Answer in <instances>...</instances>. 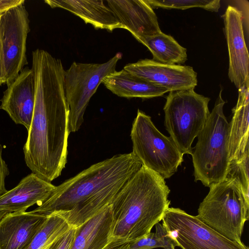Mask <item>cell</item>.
I'll list each match as a JSON object with an SVG mask.
<instances>
[{"mask_svg":"<svg viewBox=\"0 0 249 249\" xmlns=\"http://www.w3.org/2000/svg\"><path fill=\"white\" fill-rule=\"evenodd\" d=\"M35 100L23 147L32 173L51 182L65 167L68 155L69 107L65 96V70L61 60L46 51L32 53Z\"/></svg>","mask_w":249,"mask_h":249,"instance_id":"6da1fadb","label":"cell"},{"mask_svg":"<svg viewBox=\"0 0 249 249\" xmlns=\"http://www.w3.org/2000/svg\"><path fill=\"white\" fill-rule=\"evenodd\" d=\"M142 165L132 152L98 162L55 186L48 198L31 212L44 216L55 213L76 228L109 206Z\"/></svg>","mask_w":249,"mask_h":249,"instance_id":"7a4b0ae2","label":"cell"},{"mask_svg":"<svg viewBox=\"0 0 249 249\" xmlns=\"http://www.w3.org/2000/svg\"><path fill=\"white\" fill-rule=\"evenodd\" d=\"M169 193L164 179L142 165L109 205L113 219L112 237L130 243L150 233L169 207Z\"/></svg>","mask_w":249,"mask_h":249,"instance_id":"3957f363","label":"cell"},{"mask_svg":"<svg viewBox=\"0 0 249 249\" xmlns=\"http://www.w3.org/2000/svg\"><path fill=\"white\" fill-rule=\"evenodd\" d=\"M209 188L196 217L230 240L243 243V228L249 218V195L237 178L228 176Z\"/></svg>","mask_w":249,"mask_h":249,"instance_id":"277c9868","label":"cell"},{"mask_svg":"<svg viewBox=\"0 0 249 249\" xmlns=\"http://www.w3.org/2000/svg\"><path fill=\"white\" fill-rule=\"evenodd\" d=\"M220 90L214 107L203 128L191 154L196 181L205 186L224 179L228 174L229 161V123L223 113L226 102Z\"/></svg>","mask_w":249,"mask_h":249,"instance_id":"5b68a950","label":"cell"},{"mask_svg":"<svg viewBox=\"0 0 249 249\" xmlns=\"http://www.w3.org/2000/svg\"><path fill=\"white\" fill-rule=\"evenodd\" d=\"M210 98L194 88L170 91L163 107L164 125L170 137L183 154L191 155L192 144L204 127L210 112Z\"/></svg>","mask_w":249,"mask_h":249,"instance_id":"8992f818","label":"cell"},{"mask_svg":"<svg viewBox=\"0 0 249 249\" xmlns=\"http://www.w3.org/2000/svg\"><path fill=\"white\" fill-rule=\"evenodd\" d=\"M132 152L146 168L164 179L171 177L183 161L184 154L170 137L162 134L150 116L138 109L131 130Z\"/></svg>","mask_w":249,"mask_h":249,"instance_id":"52a82bcc","label":"cell"},{"mask_svg":"<svg viewBox=\"0 0 249 249\" xmlns=\"http://www.w3.org/2000/svg\"><path fill=\"white\" fill-rule=\"evenodd\" d=\"M122 58V53L119 52L104 63L74 62L65 71L64 86L69 107V133L79 129L90 98L104 78L116 71L117 63Z\"/></svg>","mask_w":249,"mask_h":249,"instance_id":"ba28073f","label":"cell"},{"mask_svg":"<svg viewBox=\"0 0 249 249\" xmlns=\"http://www.w3.org/2000/svg\"><path fill=\"white\" fill-rule=\"evenodd\" d=\"M30 31L29 14L24 4L0 16L1 84H9L28 64L26 41Z\"/></svg>","mask_w":249,"mask_h":249,"instance_id":"9c48e42d","label":"cell"},{"mask_svg":"<svg viewBox=\"0 0 249 249\" xmlns=\"http://www.w3.org/2000/svg\"><path fill=\"white\" fill-rule=\"evenodd\" d=\"M162 221L182 249H249L179 208L169 207Z\"/></svg>","mask_w":249,"mask_h":249,"instance_id":"30bf717a","label":"cell"},{"mask_svg":"<svg viewBox=\"0 0 249 249\" xmlns=\"http://www.w3.org/2000/svg\"><path fill=\"white\" fill-rule=\"evenodd\" d=\"M124 69L169 92L195 89L197 84V73L189 66L167 64L144 59L128 64Z\"/></svg>","mask_w":249,"mask_h":249,"instance_id":"8fae6325","label":"cell"},{"mask_svg":"<svg viewBox=\"0 0 249 249\" xmlns=\"http://www.w3.org/2000/svg\"><path fill=\"white\" fill-rule=\"evenodd\" d=\"M223 18L229 56L228 76L238 90L249 87V54L243 15L237 7L229 5Z\"/></svg>","mask_w":249,"mask_h":249,"instance_id":"7c38bea8","label":"cell"},{"mask_svg":"<svg viewBox=\"0 0 249 249\" xmlns=\"http://www.w3.org/2000/svg\"><path fill=\"white\" fill-rule=\"evenodd\" d=\"M122 26L140 43L161 32L153 9L146 0H107Z\"/></svg>","mask_w":249,"mask_h":249,"instance_id":"4fadbf2b","label":"cell"},{"mask_svg":"<svg viewBox=\"0 0 249 249\" xmlns=\"http://www.w3.org/2000/svg\"><path fill=\"white\" fill-rule=\"evenodd\" d=\"M35 100L33 71L23 68L17 77L7 85L0 99V109L5 111L16 124L29 130L33 115Z\"/></svg>","mask_w":249,"mask_h":249,"instance_id":"5bb4252c","label":"cell"},{"mask_svg":"<svg viewBox=\"0 0 249 249\" xmlns=\"http://www.w3.org/2000/svg\"><path fill=\"white\" fill-rule=\"evenodd\" d=\"M55 186L32 173L18 184L0 196V211L8 213L25 212L39 206L50 196Z\"/></svg>","mask_w":249,"mask_h":249,"instance_id":"9a60e30c","label":"cell"},{"mask_svg":"<svg viewBox=\"0 0 249 249\" xmlns=\"http://www.w3.org/2000/svg\"><path fill=\"white\" fill-rule=\"evenodd\" d=\"M46 217L31 211L6 214L0 221V249H27Z\"/></svg>","mask_w":249,"mask_h":249,"instance_id":"2e32d148","label":"cell"},{"mask_svg":"<svg viewBox=\"0 0 249 249\" xmlns=\"http://www.w3.org/2000/svg\"><path fill=\"white\" fill-rule=\"evenodd\" d=\"M113 219L107 206L75 228L70 249H104L113 238Z\"/></svg>","mask_w":249,"mask_h":249,"instance_id":"e0dca14e","label":"cell"},{"mask_svg":"<svg viewBox=\"0 0 249 249\" xmlns=\"http://www.w3.org/2000/svg\"><path fill=\"white\" fill-rule=\"evenodd\" d=\"M44 2L52 8L68 10L96 29L112 32L115 29L122 28L112 10L103 0H45Z\"/></svg>","mask_w":249,"mask_h":249,"instance_id":"ac0fdd59","label":"cell"},{"mask_svg":"<svg viewBox=\"0 0 249 249\" xmlns=\"http://www.w3.org/2000/svg\"><path fill=\"white\" fill-rule=\"evenodd\" d=\"M249 87L238 89V98L229 123V161H238L249 147Z\"/></svg>","mask_w":249,"mask_h":249,"instance_id":"d6986e66","label":"cell"},{"mask_svg":"<svg viewBox=\"0 0 249 249\" xmlns=\"http://www.w3.org/2000/svg\"><path fill=\"white\" fill-rule=\"evenodd\" d=\"M102 83L113 93L127 98H151L162 96L169 91L137 77L124 69L105 77Z\"/></svg>","mask_w":249,"mask_h":249,"instance_id":"ffe728a7","label":"cell"},{"mask_svg":"<svg viewBox=\"0 0 249 249\" xmlns=\"http://www.w3.org/2000/svg\"><path fill=\"white\" fill-rule=\"evenodd\" d=\"M143 45L153 55V60L161 63L180 65L187 60V50L171 36L160 32L147 38Z\"/></svg>","mask_w":249,"mask_h":249,"instance_id":"44dd1931","label":"cell"},{"mask_svg":"<svg viewBox=\"0 0 249 249\" xmlns=\"http://www.w3.org/2000/svg\"><path fill=\"white\" fill-rule=\"evenodd\" d=\"M71 227L61 216L52 213L46 216L27 249H48Z\"/></svg>","mask_w":249,"mask_h":249,"instance_id":"7402d4cb","label":"cell"},{"mask_svg":"<svg viewBox=\"0 0 249 249\" xmlns=\"http://www.w3.org/2000/svg\"><path fill=\"white\" fill-rule=\"evenodd\" d=\"M156 231L150 233L129 243V249H175L178 244L166 228L160 223L156 225Z\"/></svg>","mask_w":249,"mask_h":249,"instance_id":"603a6c76","label":"cell"},{"mask_svg":"<svg viewBox=\"0 0 249 249\" xmlns=\"http://www.w3.org/2000/svg\"><path fill=\"white\" fill-rule=\"evenodd\" d=\"M153 9H186L199 7L211 12H218L220 7L219 0H146Z\"/></svg>","mask_w":249,"mask_h":249,"instance_id":"cb8c5ba5","label":"cell"},{"mask_svg":"<svg viewBox=\"0 0 249 249\" xmlns=\"http://www.w3.org/2000/svg\"><path fill=\"white\" fill-rule=\"evenodd\" d=\"M249 149L239 160L230 163L227 176L235 178L240 182L246 193L249 195Z\"/></svg>","mask_w":249,"mask_h":249,"instance_id":"d4e9b609","label":"cell"},{"mask_svg":"<svg viewBox=\"0 0 249 249\" xmlns=\"http://www.w3.org/2000/svg\"><path fill=\"white\" fill-rule=\"evenodd\" d=\"M75 231V228H71L54 242L48 249H70L74 238Z\"/></svg>","mask_w":249,"mask_h":249,"instance_id":"484cf974","label":"cell"},{"mask_svg":"<svg viewBox=\"0 0 249 249\" xmlns=\"http://www.w3.org/2000/svg\"><path fill=\"white\" fill-rule=\"evenodd\" d=\"M2 147L0 144V196L7 191L5 180L9 173L8 166L2 157Z\"/></svg>","mask_w":249,"mask_h":249,"instance_id":"4316f807","label":"cell"},{"mask_svg":"<svg viewBox=\"0 0 249 249\" xmlns=\"http://www.w3.org/2000/svg\"><path fill=\"white\" fill-rule=\"evenodd\" d=\"M24 0H0V16L9 10L24 4Z\"/></svg>","mask_w":249,"mask_h":249,"instance_id":"83f0119b","label":"cell"},{"mask_svg":"<svg viewBox=\"0 0 249 249\" xmlns=\"http://www.w3.org/2000/svg\"><path fill=\"white\" fill-rule=\"evenodd\" d=\"M7 213H8L2 211H0V221Z\"/></svg>","mask_w":249,"mask_h":249,"instance_id":"f1b7e54d","label":"cell"},{"mask_svg":"<svg viewBox=\"0 0 249 249\" xmlns=\"http://www.w3.org/2000/svg\"><path fill=\"white\" fill-rule=\"evenodd\" d=\"M1 85V51L0 47V85Z\"/></svg>","mask_w":249,"mask_h":249,"instance_id":"f546056e","label":"cell"},{"mask_svg":"<svg viewBox=\"0 0 249 249\" xmlns=\"http://www.w3.org/2000/svg\"></svg>","mask_w":249,"mask_h":249,"instance_id":"4dcf8cb0","label":"cell"}]
</instances>
